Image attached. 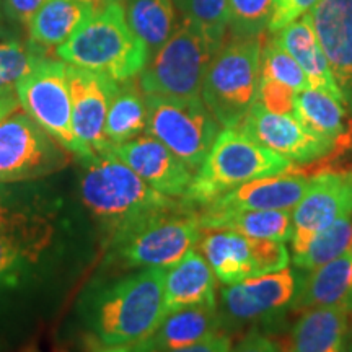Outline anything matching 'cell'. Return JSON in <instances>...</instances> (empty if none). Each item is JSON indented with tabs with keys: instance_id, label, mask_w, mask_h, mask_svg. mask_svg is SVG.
Returning <instances> with one entry per match:
<instances>
[{
	"instance_id": "obj_1",
	"label": "cell",
	"mask_w": 352,
	"mask_h": 352,
	"mask_svg": "<svg viewBox=\"0 0 352 352\" xmlns=\"http://www.w3.org/2000/svg\"><path fill=\"white\" fill-rule=\"evenodd\" d=\"M165 267H144L88 292L80 314L88 352L131 347L165 318Z\"/></svg>"
},
{
	"instance_id": "obj_9",
	"label": "cell",
	"mask_w": 352,
	"mask_h": 352,
	"mask_svg": "<svg viewBox=\"0 0 352 352\" xmlns=\"http://www.w3.org/2000/svg\"><path fill=\"white\" fill-rule=\"evenodd\" d=\"M147 132L160 140L191 170L199 168L220 132L201 96L145 95Z\"/></svg>"
},
{
	"instance_id": "obj_36",
	"label": "cell",
	"mask_w": 352,
	"mask_h": 352,
	"mask_svg": "<svg viewBox=\"0 0 352 352\" xmlns=\"http://www.w3.org/2000/svg\"><path fill=\"white\" fill-rule=\"evenodd\" d=\"M294 101H296V91L292 88L285 83L261 77L256 103L261 104L264 109L276 114H294Z\"/></svg>"
},
{
	"instance_id": "obj_11",
	"label": "cell",
	"mask_w": 352,
	"mask_h": 352,
	"mask_svg": "<svg viewBox=\"0 0 352 352\" xmlns=\"http://www.w3.org/2000/svg\"><path fill=\"white\" fill-rule=\"evenodd\" d=\"M298 287V272L292 267L226 285L220 290L219 314L223 329L256 323H274L292 305Z\"/></svg>"
},
{
	"instance_id": "obj_45",
	"label": "cell",
	"mask_w": 352,
	"mask_h": 352,
	"mask_svg": "<svg viewBox=\"0 0 352 352\" xmlns=\"http://www.w3.org/2000/svg\"><path fill=\"white\" fill-rule=\"evenodd\" d=\"M25 352H41V351H38V349H34V347H30V349H26Z\"/></svg>"
},
{
	"instance_id": "obj_10",
	"label": "cell",
	"mask_w": 352,
	"mask_h": 352,
	"mask_svg": "<svg viewBox=\"0 0 352 352\" xmlns=\"http://www.w3.org/2000/svg\"><path fill=\"white\" fill-rule=\"evenodd\" d=\"M69 164L70 152L25 111L0 121V183L39 182Z\"/></svg>"
},
{
	"instance_id": "obj_25",
	"label": "cell",
	"mask_w": 352,
	"mask_h": 352,
	"mask_svg": "<svg viewBox=\"0 0 352 352\" xmlns=\"http://www.w3.org/2000/svg\"><path fill=\"white\" fill-rule=\"evenodd\" d=\"M347 315L341 307L308 308L292 329L289 352H342L349 340Z\"/></svg>"
},
{
	"instance_id": "obj_19",
	"label": "cell",
	"mask_w": 352,
	"mask_h": 352,
	"mask_svg": "<svg viewBox=\"0 0 352 352\" xmlns=\"http://www.w3.org/2000/svg\"><path fill=\"white\" fill-rule=\"evenodd\" d=\"M226 331L217 305H195L166 315L151 336L126 349L111 352H170Z\"/></svg>"
},
{
	"instance_id": "obj_4",
	"label": "cell",
	"mask_w": 352,
	"mask_h": 352,
	"mask_svg": "<svg viewBox=\"0 0 352 352\" xmlns=\"http://www.w3.org/2000/svg\"><path fill=\"white\" fill-rule=\"evenodd\" d=\"M292 168V162L259 145L239 127H223L182 199L188 208H202L240 184Z\"/></svg>"
},
{
	"instance_id": "obj_18",
	"label": "cell",
	"mask_w": 352,
	"mask_h": 352,
	"mask_svg": "<svg viewBox=\"0 0 352 352\" xmlns=\"http://www.w3.org/2000/svg\"><path fill=\"white\" fill-rule=\"evenodd\" d=\"M307 178L298 175H274L243 183L202 206L206 212L226 210H292L308 189Z\"/></svg>"
},
{
	"instance_id": "obj_14",
	"label": "cell",
	"mask_w": 352,
	"mask_h": 352,
	"mask_svg": "<svg viewBox=\"0 0 352 352\" xmlns=\"http://www.w3.org/2000/svg\"><path fill=\"white\" fill-rule=\"evenodd\" d=\"M23 183H0V235L46 253L54 240V206L38 188Z\"/></svg>"
},
{
	"instance_id": "obj_3",
	"label": "cell",
	"mask_w": 352,
	"mask_h": 352,
	"mask_svg": "<svg viewBox=\"0 0 352 352\" xmlns=\"http://www.w3.org/2000/svg\"><path fill=\"white\" fill-rule=\"evenodd\" d=\"M65 64L103 74L116 82L138 77L148 63L147 46L126 20L122 2L96 8L67 41L56 47Z\"/></svg>"
},
{
	"instance_id": "obj_20",
	"label": "cell",
	"mask_w": 352,
	"mask_h": 352,
	"mask_svg": "<svg viewBox=\"0 0 352 352\" xmlns=\"http://www.w3.org/2000/svg\"><path fill=\"white\" fill-rule=\"evenodd\" d=\"M294 310L341 307L352 311V248L340 258L311 271L298 272Z\"/></svg>"
},
{
	"instance_id": "obj_27",
	"label": "cell",
	"mask_w": 352,
	"mask_h": 352,
	"mask_svg": "<svg viewBox=\"0 0 352 352\" xmlns=\"http://www.w3.org/2000/svg\"><path fill=\"white\" fill-rule=\"evenodd\" d=\"M147 129V104L139 80L120 82L116 95L109 104L104 135L111 145L124 144Z\"/></svg>"
},
{
	"instance_id": "obj_2",
	"label": "cell",
	"mask_w": 352,
	"mask_h": 352,
	"mask_svg": "<svg viewBox=\"0 0 352 352\" xmlns=\"http://www.w3.org/2000/svg\"><path fill=\"white\" fill-rule=\"evenodd\" d=\"M80 196L108 239V246L157 215L191 209L176 197L148 186L131 166L109 151L83 164Z\"/></svg>"
},
{
	"instance_id": "obj_29",
	"label": "cell",
	"mask_w": 352,
	"mask_h": 352,
	"mask_svg": "<svg viewBox=\"0 0 352 352\" xmlns=\"http://www.w3.org/2000/svg\"><path fill=\"white\" fill-rule=\"evenodd\" d=\"M294 116L307 129L334 145L344 135V104L324 91L308 88L296 94Z\"/></svg>"
},
{
	"instance_id": "obj_16",
	"label": "cell",
	"mask_w": 352,
	"mask_h": 352,
	"mask_svg": "<svg viewBox=\"0 0 352 352\" xmlns=\"http://www.w3.org/2000/svg\"><path fill=\"white\" fill-rule=\"evenodd\" d=\"M111 152L138 173L148 186L168 197L182 199L192 179V170L152 135H139L113 145Z\"/></svg>"
},
{
	"instance_id": "obj_38",
	"label": "cell",
	"mask_w": 352,
	"mask_h": 352,
	"mask_svg": "<svg viewBox=\"0 0 352 352\" xmlns=\"http://www.w3.org/2000/svg\"><path fill=\"white\" fill-rule=\"evenodd\" d=\"M46 0H0L2 10L8 23L28 26L39 8L44 6Z\"/></svg>"
},
{
	"instance_id": "obj_17",
	"label": "cell",
	"mask_w": 352,
	"mask_h": 352,
	"mask_svg": "<svg viewBox=\"0 0 352 352\" xmlns=\"http://www.w3.org/2000/svg\"><path fill=\"white\" fill-rule=\"evenodd\" d=\"M308 15L344 107L352 111V0H320Z\"/></svg>"
},
{
	"instance_id": "obj_37",
	"label": "cell",
	"mask_w": 352,
	"mask_h": 352,
	"mask_svg": "<svg viewBox=\"0 0 352 352\" xmlns=\"http://www.w3.org/2000/svg\"><path fill=\"white\" fill-rule=\"evenodd\" d=\"M320 0H274V10H272L267 32L277 33L292 21L300 19L314 8Z\"/></svg>"
},
{
	"instance_id": "obj_30",
	"label": "cell",
	"mask_w": 352,
	"mask_h": 352,
	"mask_svg": "<svg viewBox=\"0 0 352 352\" xmlns=\"http://www.w3.org/2000/svg\"><path fill=\"white\" fill-rule=\"evenodd\" d=\"M352 248V214L346 215L331 223L323 232H320L314 240L308 243L305 252L294 254L292 261L297 270L311 271L316 267L328 264L333 259Z\"/></svg>"
},
{
	"instance_id": "obj_26",
	"label": "cell",
	"mask_w": 352,
	"mask_h": 352,
	"mask_svg": "<svg viewBox=\"0 0 352 352\" xmlns=\"http://www.w3.org/2000/svg\"><path fill=\"white\" fill-rule=\"evenodd\" d=\"M94 8L78 0H46L30 21L28 39L43 51L67 41Z\"/></svg>"
},
{
	"instance_id": "obj_21",
	"label": "cell",
	"mask_w": 352,
	"mask_h": 352,
	"mask_svg": "<svg viewBox=\"0 0 352 352\" xmlns=\"http://www.w3.org/2000/svg\"><path fill=\"white\" fill-rule=\"evenodd\" d=\"M215 277L204 254L191 250L182 261L166 270L164 284L165 315L186 307L217 305Z\"/></svg>"
},
{
	"instance_id": "obj_15",
	"label": "cell",
	"mask_w": 352,
	"mask_h": 352,
	"mask_svg": "<svg viewBox=\"0 0 352 352\" xmlns=\"http://www.w3.org/2000/svg\"><path fill=\"white\" fill-rule=\"evenodd\" d=\"M235 127L292 164H310L334 147L333 142L307 129L294 114L271 113L256 101L245 120Z\"/></svg>"
},
{
	"instance_id": "obj_35",
	"label": "cell",
	"mask_w": 352,
	"mask_h": 352,
	"mask_svg": "<svg viewBox=\"0 0 352 352\" xmlns=\"http://www.w3.org/2000/svg\"><path fill=\"white\" fill-rule=\"evenodd\" d=\"M233 38H259L270 25L274 0H228Z\"/></svg>"
},
{
	"instance_id": "obj_43",
	"label": "cell",
	"mask_w": 352,
	"mask_h": 352,
	"mask_svg": "<svg viewBox=\"0 0 352 352\" xmlns=\"http://www.w3.org/2000/svg\"><path fill=\"white\" fill-rule=\"evenodd\" d=\"M6 21H8V20L6 19V15H3V10H2V3H0V36H2V34L12 33V32H10V28H8Z\"/></svg>"
},
{
	"instance_id": "obj_41",
	"label": "cell",
	"mask_w": 352,
	"mask_h": 352,
	"mask_svg": "<svg viewBox=\"0 0 352 352\" xmlns=\"http://www.w3.org/2000/svg\"><path fill=\"white\" fill-rule=\"evenodd\" d=\"M20 103L15 90H0V121L8 114L19 109Z\"/></svg>"
},
{
	"instance_id": "obj_42",
	"label": "cell",
	"mask_w": 352,
	"mask_h": 352,
	"mask_svg": "<svg viewBox=\"0 0 352 352\" xmlns=\"http://www.w3.org/2000/svg\"><path fill=\"white\" fill-rule=\"evenodd\" d=\"M78 2L85 3V6H88L90 8H94V10H96V8H101V7L108 6V3H111V2H122V0H78Z\"/></svg>"
},
{
	"instance_id": "obj_31",
	"label": "cell",
	"mask_w": 352,
	"mask_h": 352,
	"mask_svg": "<svg viewBox=\"0 0 352 352\" xmlns=\"http://www.w3.org/2000/svg\"><path fill=\"white\" fill-rule=\"evenodd\" d=\"M173 3L182 13V21L201 32L215 47H222L230 25L228 0H173Z\"/></svg>"
},
{
	"instance_id": "obj_44",
	"label": "cell",
	"mask_w": 352,
	"mask_h": 352,
	"mask_svg": "<svg viewBox=\"0 0 352 352\" xmlns=\"http://www.w3.org/2000/svg\"><path fill=\"white\" fill-rule=\"evenodd\" d=\"M342 352H352V340H347L346 346H344V351Z\"/></svg>"
},
{
	"instance_id": "obj_28",
	"label": "cell",
	"mask_w": 352,
	"mask_h": 352,
	"mask_svg": "<svg viewBox=\"0 0 352 352\" xmlns=\"http://www.w3.org/2000/svg\"><path fill=\"white\" fill-rule=\"evenodd\" d=\"M126 20L131 30L153 54L175 32L173 0H126Z\"/></svg>"
},
{
	"instance_id": "obj_6",
	"label": "cell",
	"mask_w": 352,
	"mask_h": 352,
	"mask_svg": "<svg viewBox=\"0 0 352 352\" xmlns=\"http://www.w3.org/2000/svg\"><path fill=\"white\" fill-rule=\"evenodd\" d=\"M201 235L195 210H171L147 220L109 245L108 261L126 270H168L196 248Z\"/></svg>"
},
{
	"instance_id": "obj_34",
	"label": "cell",
	"mask_w": 352,
	"mask_h": 352,
	"mask_svg": "<svg viewBox=\"0 0 352 352\" xmlns=\"http://www.w3.org/2000/svg\"><path fill=\"white\" fill-rule=\"evenodd\" d=\"M261 77L285 83L296 94L311 88L300 65L279 46L276 38L270 39L261 50Z\"/></svg>"
},
{
	"instance_id": "obj_12",
	"label": "cell",
	"mask_w": 352,
	"mask_h": 352,
	"mask_svg": "<svg viewBox=\"0 0 352 352\" xmlns=\"http://www.w3.org/2000/svg\"><path fill=\"white\" fill-rule=\"evenodd\" d=\"M67 76L76 138L90 155L96 157L109 152L113 145L104 135V124L109 104L120 88V82L103 74L69 64Z\"/></svg>"
},
{
	"instance_id": "obj_24",
	"label": "cell",
	"mask_w": 352,
	"mask_h": 352,
	"mask_svg": "<svg viewBox=\"0 0 352 352\" xmlns=\"http://www.w3.org/2000/svg\"><path fill=\"white\" fill-rule=\"evenodd\" d=\"M202 232L230 230L248 239L290 241L294 235L292 210H226L197 214Z\"/></svg>"
},
{
	"instance_id": "obj_22",
	"label": "cell",
	"mask_w": 352,
	"mask_h": 352,
	"mask_svg": "<svg viewBox=\"0 0 352 352\" xmlns=\"http://www.w3.org/2000/svg\"><path fill=\"white\" fill-rule=\"evenodd\" d=\"M277 33L279 34L276 36V41L297 60L305 72L310 87L331 95L333 98L344 104L341 90L334 82L333 72L329 69L327 56L321 50L318 38L315 34L310 15L305 13Z\"/></svg>"
},
{
	"instance_id": "obj_13",
	"label": "cell",
	"mask_w": 352,
	"mask_h": 352,
	"mask_svg": "<svg viewBox=\"0 0 352 352\" xmlns=\"http://www.w3.org/2000/svg\"><path fill=\"white\" fill-rule=\"evenodd\" d=\"M352 214V173H320L310 179L300 202L292 209V252L300 254L311 240Z\"/></svg>"
},
{
	"instance_id": "obj_8",
	"label": "cell",
	"mask_w": 352,
	"mask_h": 352,
	"mask_svg": "<svg viewBox=\"0 0 352 352\" xmlns=\"http://www.w3.org/2000/svg\"><path fill=\"white\" fill-rule=\"evenodd\" d=\"M23 111L82 164L95 158L78 142L72 126V98L64 60L43 57L15 85Z\"/></svg>"
},
{
	"instance_id": "obj_40",
	"label": "cell",
	"mask_w": 352,
	"mask_h": 352,
	"mask_svg": "<svg viewBox=\"0 0 352 352\" xmlns=\"http://www.w3.org/2000/svg\"><path fill=\"white\" fill-rule=\"evenodd\" d=\"M230 352H283L279 346L261 333H250Z\"/></svg>"
},
{
	"instance_id": "obj_33",
	"label": "cell",
	"mask_w": 352,
	"mask_h": 352,
	"mask_svg": "<svg viewBox=\"0 0 352 352\" xmlns=\"http://www.w3.org/2000/svg\"><path fill=\"white\" fill-rule=\"evenodd\" d=\"M43 253L28 245L0 235V290L13 289L32 274L33 267L41 261Z\"/></svg>"
},
{
	"instance_id": "obj_5",
	"label": "cell",
	"mask_w": 352,
	"mask_h": 352,
	"mask_svg": "<svg viewBox=\"0 0 352 352\" xmlns=\"http://www.w3.org/2000/svg\"><path fill=\"white\" fill-rule=\"evenodd\" d=\"M261 80L259 38H233L212 57L201 98L222 127H235L256 101Z\"/></svg>"
},
{
	"instance_id": "obj_7",
	"label": "cell",
	"mask_w": 352,
	"mask_h": 352,
	"mask_svg": "<svg viewBox=\"0 0 352 352\" xmlns=\"http://www.w3.org/2000/svg\"><path fill=\"white\" fill-rule=\"evenodd\" d=\"M217 51L204 34L182 21L139 74L144 95L197 98L206 70Z\"/></svg>"
},
{
	"instance_id": "obj_39",
	"label": "cell",
	"mask_w": 352,
	"mask_h": 352,
	"mask_svg": "<svg viewBox=\"0 0 352 352\" xmlns=\"http://www.w3.org/2000/svg\"><path fill=\"white\" fill-rule=\"evenodd\" d=\"M232 349V338L227 331H220L208 340L196 342V344L179 347L170 352H230Z\"/></svg>"
},
{
	"instance_id": "obj_23",
	"label": "cell",
	"mask_w": 352,
	"mask_h": 352,
	"mask_svg": "<svg viewBox=\"0 0 352 352\" xmlns=\"http://www.w3.org/2000/svg\"><path fill=\"white\" fill-rule=\"evenodd\" d=\"M199 248L223 285L259 276L252 239L230 230H210L201 235Z\"/></svg>"
},
{
	"instance_id": "obj_32",
	"label": "cell",
	"mask_w": 352,
	"mask_h": 352,
	"mask_svg": "<svg viewBox=\"0 0 352 352\" xmlns=\"http://www.w3.org/2000/svg\"><path fill=\"white\" fill-rule=\"evenodd\" d=\"M46 56V51L34 46L30 39L16 38L13 33L0 36V90H15L21 77Z\"/></svg>"
}]
</instances>
